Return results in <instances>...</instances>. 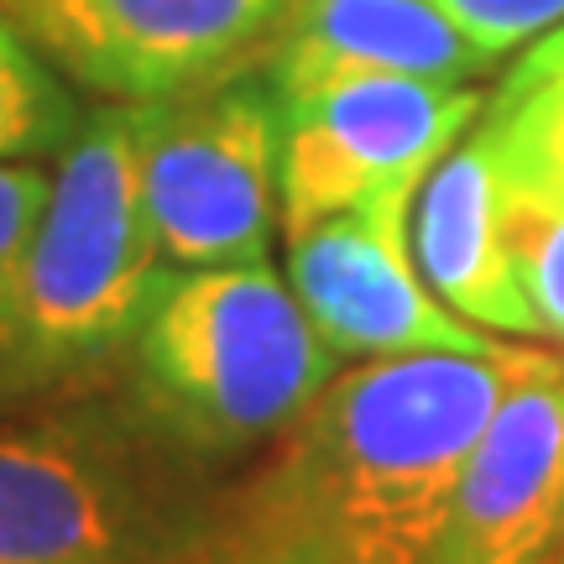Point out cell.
Wrapping results in <instances>:
<instances>
[{
	"label": "cell",
	"instance_id": "11",
	"mask_svg": "<svg viewBox=\"0 0 564 564\" xmlns=\"http://www.w3.org/2000/svg\"><path fill=\"white\" fill-rule=\"evenodd\" d=\"M413 262L434 299L449 303L460 319L491 335L533 340V314L507 262L502 158L486 121L470 126L423 178L413 199Z\"/></svg>",
	"mask_w": 564,
	"mask_h": 564
},
{
	"label": "cell",
	"instance_id": "4",
	"mask_svg": "<svg viewBox=\"0 0 564 564\" xmlns=\"http://www.w3.org/2000/svg\"><path fill=\"white\" fill-rule=\"evenodd\" d=\"M199 507L137 423H0V564H183Z\"/></svg>",
	"mask_w": 564,
	"mask_h": 564
},
{
	"label": "cell",
	"instance_id": "2",
	"mask_svg": "<svg viewBox=\"0 0 564 564\" xmlns=\"http://www.w3.org/2000/svg\"><path fill=\"white\" fill-rule=\"evenodd\" d=\"M137 429L173 465L251 460L340 361L278 267H173L131 335Z\"/></svg>",
	"mask_w": 564,
	"mask_h": 564
},
{
	"label": "cell",
	"instance_id": "3",
	"mask_svg": "<svg viewBox=\"0 0 564 564\" xmlns=\"http://www.w3.org/2000/svg\"><path fill=\"white\" fill-rule=\"evenodd\" d=\"M152 110L158 105L95 100L47 167V199L0 329V377L17 387L74 382L105 366L131 345L173 272L141 194Z\"/></svg>",
	"mask_w": 564,
	"mask_h": 564
},
{
	"label": "cell",
	"instance_id": "5",
	"mask_svg": "<svg viewBox=\"0 0 564 564\" xmlns=\"http://www.w3.org/2000/svg\"><path fill=\"white\" fill-rule=\"evenodd\" d=\"M282 95L262 68L152 110L141 194L167 267L262 262L278 236Z\"/></svg>",
	"mask_w": 564,
	"mask_h": 564
},
{
	"label": "cell",
	"instance_id": "12",
	"mask_svg": "<svg viewBox=\"0 0 564 564\" xmlns=\"http://www.w3.org/2000/svg\"><path fill=\"white\" fill-rule=\"evenodd\" d=\"M502 173L564 194V26L528 42L481 110Z\"/></svg>",
	"mask_w": 564,
	"mask_h": 564
},
{
	"label": "cell",
	"instance_id": "6",
	"mask_svg": "<svg viewBox=\"0 0 564 564\" xmlns=\"http://www.w3.org/2000/svg\"><path fill=\"white\" fill-rule=\"evenodd\" d=\"M486 100L481 84L408 74H361L288 95L278 158L282 241L392 188H423L434 162L481 121Z\"/></svg>",
	"mask_w": 564,
	"mask_h": 564
},
{
	"label": "cell",
	"instance_id": "7",
	"mask_svg": "<svg viewBox=\"0 0 564 564\" xmlns=\"http://www.w3.org/2000/svg\"><path fill=\"white\" fill-rule=\"evenodd\" d=\"M293 0H0L89 100L162 105L262 58Z\"/></svg>",
	"mask_w": 564,
	"mask_h": 564
},
{
	"label": "cell",
	"instance_id": "16",
	"mask_svg": "<svg viewBox=\"0 0 564 564\" xmlns=\"http://www.w3.org/2000/svg\"><path fill=\"white\" fill-rule=\"evenodd\" d=\"M42 199H47V167L42 162H0V329L11 319L21 257H26Z\"/></svg>",
	"mask_w": 564,
	"mask_h": 564
},
{
	"label": "cell",
	"instance_id": "15",
	"mask_svg": "<svg viewBox=\"0 0 564 564\" xmlns=\"http://www.w3.org/2000/svg\"><path fill=\"white\" fill-rule=\"evenodd\" d=\"M434 6L491 58H507L564 26V0H434Z\"/></svg>",
	"mask_w": 564,
	"mask_h": 564
},
{
	"label": "cell",
	"instance_id": "8",
	"mask_svg": "<svg viewBox=\"0 0 564 564\" xmlns=\"http://www.w3.org/2000/svg\"><path fill=\"white\" fill-rule=\"evenodd\" d=\"M413 199L419 188H392L345 215L288 236L282 278L303 303L335 361H382V356H502L507 340L460 319L434 299L413 262Z\"/></svg>",
	"mask_w": 564,
	"mask_h": 564
},
{
	"label": "cell",
	"instance_id": "9",
	"mask_svg": "<svg viewBox=\"0 0 564 564\" xmlns=\"http://www.w3.org/2000/svg\"><path fill=\"white\" fill-rule=\"evenodd\" d=\"M440 564H564V356L523 350L460 470Z\"/></svg>",
	"mask_w": 564,
	"mask_h": 564
},
{
	"label": "cell",
	"instance_id": "14",
	"mask_svg": "<svg viewBox=\"0 0 564 564\" xmlns=\"http://www.w3.org/2000/svg\"><path fill=\"white\" fill-rule=\"evenodd\" d=\"M502 241L518 278L533 340L564 350V194L502 173Z\"/></svg>",
	"mask_w": 564,
	"mask_h": 564
},
{
	"label": "cell",
	"instance_id": "13",
	"mask_svg": "<svg viewBox=\"0 0 564 564\" xmlns=\"http://www.w3.org/2000/svg\"><path fill=\"white\" fill-rule=\"evenodd\" d=\"M84 95L0 11V162H53L84 121Z\"/></svg>",
	"mask_w": 564,
	"mask_h": 564
},
{
	"label": "cell",
	"instance_id": "10",
	"mask_svg": "<svg viewBox=\"0 0 564 564\" xmlns=\"http://www.w3.org/2000/svg\"><path fill=\"white\" fill-rule=\"evenodd\" d=\"M491 63L434 0H293L257 68L288 100L361 74L481 84Z\"/></svg>",
	"mask_w": 564,
	"mask_h": 564
},
{
	"label": "cell",
	"instance_id": "1",
	"mask_svg": "<svg viewBox=\"0 0 564 564\" xmlns=\"http://www.w3.org/2000/svg\"><path fill=\"white\" fill-rule=\"evenodd\" d=\"M523 350L335 371L246 476L204 497L183 564H440L460 470Z\"/></svg>",
	"mask_w": 564,
	"mask_h": 564
}]
</instances>
